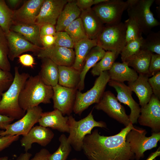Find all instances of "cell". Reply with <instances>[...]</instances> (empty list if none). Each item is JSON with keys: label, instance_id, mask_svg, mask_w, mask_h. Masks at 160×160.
<instances>
[{"label": "cell", "instance_id": "1", "mask_svg": "<svg viewBox=\"0 0 160 160\" xmlns=\"http://www.w3.org/2000/svg\"><path fill=\"white\" fill-rule=\"evenodd\" d=\"M135 128L130 123L117 134L109 136L101 135L95 129L85 137L82 150L89 160H133L134 154L126 137Z\"/></svg>", "mask_w": 160, "mask_h": 160}, {"label": "cell", "instance_id": "2", "mask_svg": "<svg viewBox=\"0 0 160 160\" xmlns=\"http://www.w3.org/2000/svg\"><path fill=\"white\" fill-rule=\"evenodd\" d=\"M53 94L52 87L45 84L38 75L30 76L20 92L19 99L20 106L26 112L41 103H50Z\"/></svg>", "mask_w": 160, "mask_h": 160}, {"label": "cell", "instance_id": "3", "mask_svg": "<svg viewBox=\"0 0 160 160\" xmlns=\"http://www.w3.org/2000/svg\"><path fill=\"white\" fill-rule=\"evenodd\" d=\"M27 73H20L18 68H14L13 80L8 89L1 95L0 100V114L13 119L21 118L26 112L20 107L19 102L20 94L23 87L30 76Z\"/></svg>", "mask_w": 160, "mask_h": 160}, {"label": "cell", "instance_id": "4", "mask_svg": "<svg viewBox=\"0 0 160 160\" xmlns=\"http://www.w3.org/2000/svg\"><path fill=\"white\" fill-rule=\"evenodd\" d=\"M92 110L85 118L77 121L71 115L68 116V124L69 135L68 141L75 150L80 151L82 150L85 137L91 133L95 127L106 128V123L102 121H97L93 117Z\"/></svg>", "mask_w": 160, "mask_h": 160}, {"label": "cell", "instance_id": "5", "mask_svg": "<svg viewBox=\"0 0 160 160\" xmlns=\"http://www.w3.org/2000/svg\"><path fill=\"white\" fill-rule=\"evenodd\" d=\"M127 10L129 18L138 25L142 33L147 35L160 23L150 9L154 0H128Z\"/></svg>", "mask_w": 160, "mask_h": 160}, {"label": "cell", "instance_id": "6", "mask_svg": "<svg viewBox=\"0 0 160 160\" xmlns=\"http://www.w3.org/2000/svg\"><path fill=\"white\" fill-rule=\"evenodd\" d=\"M97 38V46L114 53L117 58L126 44L124 23L106 25Z\"/></svg>", "mask_w": 160, "mask_h": 160}, {"label": "cell", "instance_id": "7", "mask_svg": "<svg viewBox=\"0 0 160 160\" xmlns=\"http://www.w3.org/2000/svg\"><path fill=\"white\" fill-rule=\"evenodd\" d=\"M110 80L108 71L102 72L96 79L93 87L84 93L77 90L73 111L80 116L83 111L94 103H98Z\"/></svg>", "mask_w": 160, "mask_h": 160}, {"label": "cell", "instance_id": "8", "mask_svg": "<svg viewBox=\"0 0 160 160\" xmlns=\"http://www.w3.org/2000/svg\"><path fill=\"white\" fill-rule=\"evenodd\" d=\"M147 133L145 129L135 128L129 132L126 136V141L136 160L143 158L144 153L146 151L156 147L160 140V132H153L149 137L146 136Z\"/></svg>", "mask_w": 160, "mask_h": 160}, {"label": "cell", "instance_id": "9", "mask_svg": "<svg viewBox=\"0 0 160 160\" xmlns=\"http://www.w3.org/2000/svg\"><path fill=\"white\" fill-rule=\"evenodd\" d=\"M128 5L127 1L107 0L95 5L92 9L103 24H113L121 22L122 14Z\"/></svg>", "mask_w": 160, "mask_h": 160}, {"label": "cell", "instance_id": "10", "mask_svg": "<svg viewBox=\"0 0 160 160\" xmlns=\"http://www.w3.org/2000/svg\"><path fill=\"white\" fill-rule=\"evenodd\" d=\"M26 112L21 118L9 124L4 130H0L1 135L19 136L26 135L38 122L43 110L38 106L30 108Z\"/></svg>", "mask_w": 160, "mask_h": 160}, {"label": "cell", "instance_id": "11", "mask_svg": "<svg viewBox=\"0 0 160 160\" xmlns=\"http://www.w3.org/2000/svg\"><path fill=\"white\" fill-rule=\"evenodd\" d=\"M116 97L111 92H105L99 102L95 108L102 110L110 117L116 120L126 127L130 123L129 116L126 113L124 107L121 105Z\"/></svg>", "mask_w": 160, "mask_h": 160}, {"label": "cell", "instance_id": "12", "mask_svg": "<svg viewBox=\"0 0 160 160\" xmlns=\"http://www.w3.org/2000/svg\"><path fill=\"white\" fill-rule=\"evenodd\" d=\"M153 94L147 104L140 108L137 121L141 125L151 128L154 132L160 131V101Z\"/></svg>", "mask_w": 160, "mask_h": 160}, {"label": "cell", "instance_id": "13", "mask_svg": "<svg viewBox=\"0 0 160 160\" xmlns=\"http://www.w3.org/2000/svg\"><path fill=\"white\" fill-rule=\"evenodd\" d=\"M52 99L54 109L60 111L63 115H70L72 111L77 89L71 88L57 84L52 87Z\"/></svg>", "mask_w": 160, "mask_h": 160}, {"label": "cell", "instance_id": "14", "mask_svg": "<svg viewBox=\"0 0 160 160\" xmlns=\"http://www.w3.org/2000/svg\"><path fill=\"white\" fill-rule=\"evenodd\" d=\"M5 34L8 45V58L12 61L26 52L30 51L37 55L42 48L34 45L20 34L12 31Z\"/></svg>", "mask_w": 160, "mask_h": 160}, {"label": "cell", "instance_id": "15", "mask_svg": "<svg viewBox=\"0 0 160 160\" xmlns=\"http://www.w3.org/2000/svg\"><path fill=\"white\" fill-rule=\"evenodd\" d=\"M108 83L115 89L117 93V100L130 108L131 111L129 116L130 123L132 124H137L140 114V108L133 98L132 92L124 82L110 79Z\"/></svg>", "mask_w": 160, "mask_h": 160}, {"label": "cell", "instance_id": "16", "mask_svg": "<svg viewBox=\"0 0 160 160\" xmlns=\"http://www.w3.org/2000/svg\"><path fill=\"white\" fill-rule=\"evenodd\" d=\"M36 55L41 59L44 58L50 59L58 66H72L75 58L73 49L55 45L47 48H42Z\"/></svg>", "mask_w": 160, "mask_h": 160}, {"label": "cell", "instance_id": "17", "mask_svg": "<svg viewBox=\"0 0 160 160\" xmlns=\"http://www.w3.org/2000/svg\"><path fill=\"white\" fill-rule=\"evenodd\" d=\"M67 0H44L35 23L41 26L46 24H56L58 18Z\"/></svg>", "mask_w": 160, "mask_h": 160}, {"label": "cell", "instance_id": "18", "mask_svg": "<svg viewBox=\"0 0 160 160\" xmlns=\"http://www.w3.org/2000/svg\"><path fill=\"white\" fill-rule=\"evenodd\" d=\"M20 140L21 146L25 152H28L34 143L45 146L52 141L54 134L49 128L39 125L33 127Z\"/></svg>", "mask_w": 160, "mask_h": 160}, {"label": "cell", "instance_id": "19", "mask_svg": "<svg viewBox=\"0 0 160 160\" xmlns=\"http://www.w3.org/2000/svg\"><path fill=\"white\" fill-rule=\"evenodd\" d=\"M44 0L25 1L19 9L13 10V25L35 23Z\"/></svg>", "mask_w": 160, "mask_h": 160}, {"label": "cell", "instance_id": "20", "mask_svg": "<svg viewBox=\"0 0 160 160\" xmlns=\"http://www.w3.org/2000/svg\"><path fill=\"white\" fill-rule=\"evenodd\" d=\"M68 119V116H64L60 111L54 109L51 111L42 112L38 123L42 126L69 133Z\"/></svg>", "mask_w": 160, "mask_h": 160}, {"label": "cell", "instance_id": "21", "mask_svg": "<svg viewBox=\"0 0 160 160\" xmlns=\"http://www.w3.org/2000/svg\"><path fill=\"white\" fill-rule=\"evenodd\" d=\"M80 17L87 38L91 39H97L104 26L92 8L81 11Z\"/></svg>", "mask_w": 160, "mask_h": 160}, {"label": "cell", "instance_id": "22", "mask_svg": "<svg viewBox=\"0 0 160 160\" xmlns=\"http://www.w3.org/2000/svg\"><path fill=\"white\" fill-rule=\"evenodd\" d=\"M139 74L135 81L128 82V86L132 92L135 93L139 100V104L142 107L149 102L153 92L148 81L149 76Z\"/></svg>", "mask_w": 160, "mask_h": 160}, {"label": "cell", "instance_id": "23", "mask_svg": "<svg viewBox=\"0 0 160 160\" xmlns=\"http://www.w3.org/2000/svg\"><path fill=\"white\" fill-rule=\"evenodd\" d=\"M81 12L76 1L69 0L58 18L55 27L56 31H64L71 23L80 17Z\"/></svg>", "mask_w": 160, "mask_h": 160}, {"label": "cell", "instance_id": "24", "mask_svg": "<svg viewBox=\"0 0 160 160\" xmlns=\"http://www.w3.org/2000/svg\"><path fill=\"white\" fill-rule=\"evenodd\" d=\"M97 46V39H91L87 38L75 43L74 47L75 60L72 67L81 72L88 54L93 47Z\"/></svg>", "mask_w": 160, "mask_h": 160}, {"label": "cell", "instance_id": "25", "mask_svg": "<svg viewBox=\"0 0 160 160\" xmlns=\"http://www.w3.org/2000/svg\"><path fill=\"white\" fill-rule=\"evenodd\" d=\"M108 73L110 79L124 82H132L137 78V73L130 68L125 62H114Z\"/></svg>", "mask_w": 160, "mask_h": 160}, {"label": "cell", "instance_id": "26", "mask_svg": "<svg viewBox=\"0 0 160 160\" xmlns=\"http://www.w3.org/2000/svg\"><path fill=\"white\" fill-rule=\"evenodd\" d=\"M41 59V68L38 75L45 84L55 86L58 84V66L49 58Z\"/></svg>", "mask_w": 160, "mask_h": 160}, {"label": "cell", "instance_id": "27", "mask_svg": "<svg viewBox=\"0 0 160 160\" xmlns=\"http://www.w3.org/2000/svg\"><path fill=\"white\" fill-rule=\"evenodd\" d=\"M106 52L98 46L93 47L89 51L86 58L84 66L80 73V81L77 87L78 90L81 91L84 89L85 79L87 73L90 68L103 58Z\"/></svg>", "mask_w": 160, "mask_h": 160}, {"label": "cell", "instance_id": "28", "mask_svg": "<svg viewBox=\"0 0 160 160\" xmlns=\"http://www.w3.org/2000/svg\"><path fill=\"white\" fill-rule=\"evenodd\" d=\"M40 27L35 23L13 25L10 30L20 34L34 45L42 47L40 34Z\"/></svg>", "mask_w": 160, "mask_h": 160}, {"label": "cell", "instance_id": "29", "mask_svg": "<svg viewBox=\"0 0 160 160\" xmlns=\"http://www.w3.org/2000/svg\"><path fill=\"white\" fill-rule=\"evenodd\" d=\"M58 84L65 87L77 89L81 72L72 66H58Z\"/></svg>", "mask_w": 160, "mask_h": 160}, {"label": "cell", "instance_id": "30", "mask_svg": "<svg viewBox=\"0 0 160 160\" xmlns=\"http://www.w3.org/2000/svg\"><path fill=\"white\" fill-rule=\"evenodd\" d=\"M152 54L148 51L141 49L125 63L139 74L149 76L148 68Z\"/></svg>", "mask_w": 160, "mask_h": 160}, {"label": "cell", "instance_id": "31", "mask_svg": "<svg viewBox=\"0 0 160 160\" xmlns=\"http://www.w3.org/2000/svg\"><path fill=\"white\" fill-rule=\"evenodd\" d=\"M117 58L114 53L106 51L103 58L92 68L91 73L94 76H99L103 72L109 71Z\"/></svg>", "mask_w": 160, "mask_h": 160}, {"label": "cell", "instance_id": "32", "mask_svg": "<svg viewBox=\"0 0 160 160\" xmlns=\"http://www.w3.org/2000/svg\"><path fill=\"white\" fill-rule=\"evenodd\" d=\"M13 12L5 1L0 0V27L5 34L9 32L13 25Z\"/></svg>", "mask_w": 160, "mask_h": 160}, {"label": "cell", "instance_id": "33", "mask_svg": "<svg viewBox=\"0 0 160 160\" xmlns=\"http://www.w3.org/2000/svg\"><path fill=\"white\" fill-rule=\"evenodd\" d=\"M59 140L60 145L56 151L50 154L49 157V160H66L71 151L72 146L65 134L61 135Z\"/></svg>", "mask_w": 160, "mask_h": 160}, {"label": "cell", "instance_id": "34", "mask_svg": "<svg viewBox=\"0 0 160 160\" xmlns=\"http://www.w3.org/2000/svg\"><path fill=\"white\" fill-rule=\"evenodd\" d=\"M8 45L6 34L0 27V69L10 72L11 65L8 58Z\"/></svg>", "mask_w": 160, "mask_h": 160}, {"label": "cell", "instance_id": "35", "mask_svg": "<svg viewBox=\"0 0 160 160\" xmlns=\"http://www.w3.org/2000/svg\"><path fill=\"white\" fill-rule=\"evenodd\" d=\"M141 49L160 55V31L151 32L143 39Z\"/></svg>", "mask_w": 160, "mask_h": 160}, {"label": "cell", "instance_id": "36", "mask_svg": "<svg viewBox=\"0 0 160 160\" xmlns=\"http://www.w3.org/2000/svg\"><path fill=\"white\" fill-rule=\"evenodd\" d=\"M64 31L68 34L75 43L81 40L88 38L80 17L71 23Z\"/></svg>", "mask_w": 160, "mask_h": 160}, {"label": "cell", "instance_id": "37", "mask_svg": "<svg viewBox=\"0 0 160 160\" xmlns=\"http://www.w3.org/2000/svg\"><path fill=\"white\" fill-rule=\"evenodd\" d=\"M143 39L142 37L126 44L120 54L122 62H126L140 51Z\"/></svg>", "mask_w": 160, "mask_h": 160}, {"label": "cell", "instance_id": "38", "mask_svg": "<svg viewBox=\"0 0 160 160\" xmlns=\"http://www.w3.org/2000/svg\"><path fill=\"white\" fill-rule=\"evenodd\" d=\"M124 23L126 27L125 36L126 44L142 37V33L138 25L134 21L129 18Z\"/></svg>", "mask_w": 160, "mask_h": 160}, {"label": "cell", "instance_id": "39", "mask_svg": "<svg viewBox=\"0 0 160 160\" xmlns=\"http://www.w3.org/2000/svg\"><path fill=\"white\" fill-rule=\"evenodd\" d=\"M55 45L68 48H74L75 43L68 34L65 31L56 32Z\"/></svg>", "mask_w": 160, "mask_h": 160}, {"label": "cell", "instance_id": "40", "mask_svg": "<svg viewBox=\"0 0 160 160\" xmlns=\"http://www.w3.org/2000/svg\"><path fill=\"white\" fill-rule=\"evenodd\" d=\"M14 78V76L10 71H5L0 69V96L9 87Z\"/></svg>", "mask_w": 160, "mask_h": 160}, {"label": "cell", "instance_id": "41", "mask_svg": "<svg viewBox=\"0 0 160 160\" xmlns=\"http://www.w3.org/2000/svg\"><path fill=\"white\" fill-rule=\"evenodd\" d=\"M148 82L153 91V94L159 99L160 98V71L149 78Z\"/></svg>", "mask_w": 160, "mask_h": 160}, {"label": "cell", "instance_id": "42", "mask_svg": "<svg viewBox=\"0 0 160 160\" xmlns=\"http://www.w3.org/2000/svg\"><path fill=\"white\" fill-rule=\"evenodd\" d=\"M160 71V55L152 54L149 64L148 72L150 76Z\"/></svg>", "mask_w": 160, "mask_h": 160}, {"label": "cell", "instance_id": "43", "mask_svg": "<svg viewBox=\"0 0 160 160\" xmlns=\"http://www.w3.org/2000/svg\"><path fill=\"white\" fill-rule=\"evenodd\" d=\"M19 136L6 135L2 136L0 130V151L7 148L12 143L18 140Z\"/></svg>", "mask_w": 160, "mask_h": 160}, {"label": "cell", "instance_id": "44", "mask_svg": "<svg viewBox=\"0 0 160 160\" xmlns=\"http://www.w3.org/2000/svg\"><path fill=\"white\" fill-rule=\"evenodd\" d=\"M107 0H77L76 4L81 10L82 11L91 8V6L106 1Z\"/></svg>", "mask_w": 160, "mask_h": 160}, {"label": "cell", "instance_id": "45", "mask_svg": "<svg viewBox=\"0 0 160 160\" xmlns=\"http://www.w3.org/2000/svg\"><path fill=\"white\" fill-rule=\"evenodd\" d=\"M18 57L19 63L24 66L33 68L36 64L34 58L31 55L22 54Z\"/></svg>", "mask_w": 160, "mask_h": 160}, {"label": "cell", "instance_id": "46", "mask_svg": "<svg viewBox=\"0 0 160 160\" xmlns=\"http://www.w3.org/2000/svg\"><path fill=\"white\" fill-rule=\"evenodd\" d=\"M55 25L51 24H46L40 27V34L41 37L46 35L55 36L56 33Z\"/></svg>", "mask_w": 160, "mask_h": 160}, {"label": "cell", "instance_id": "47", "mask_svg": "<svg viewBox=\"0 0 160 160\" xmlns=\"http://www.w3.org/2000/svg\"><path fill=\"white\" fill-rule=\"evenodd\" d=\"M41 39L42 48H47L55 45L56 37L53 35H46L41 37Z\"/></svg>", "mask_w": 160, "mask_h": 160}, {"label": "cell", "instance_id": "48", "mask_svg": "<svg viewBox=\"0 0 160 160\" xmlns=\"http://www.w3.org/2000/svg\"><path fill=\"white\" fill-rule=\"evenodd\" d=\"M50 154L47 149L43 148L36 153L31 160H49Z\"/></svg>", "mask_w": 160, "mask_h": 160}, {"label": "cell", "instance_id": "49", "mask_svg": "<svg viewBox=\"0 0 160 160\" xmlns=\"http://www.w3.org/2000/svg\"><path fill=\"white\" fill-rule=\"evenodd\" d=\"M14 120L12 118L0 114V129L4 130Z\"/></svg>", "mask_w": 160, "mask_h": 160}, {"label": "cell", "instance_id": "50", "mask_svg": "<svg viewBox=\"0 0 160 160\" xmlns=\"http://www.w3.org/2000/svg\"><path fill=\"white\" fill-rule=\"evenodd\" d=\"M31 153L25 152L21 154L16 159L13 160H31Z\"/></svg>", "mask_w": 160, "mask_h": 160}, {"label": "cell", "instance_id": "51", "mask_svg": "<svg viewBox=\"0 0 160 160\" xmlns=\"http://www.w3.org/2000/svg\"><path fill=\"white\" fill-rule=\"evenodd\" d=\"M160 155V149L159 147L155 152L151 153L146 160H153Z\"/></svg>", "mask_w": 160, "mask_h": 160}, {"label": "cell", "instance_id": "52", "mask_svg": "<svg viewBox=\"0 0 160 160\" xmlns=\"http://www.w3.org/2000/svg\"><path fill=\"white\" fill-rule=\"evenodd\" d=\"M7 1L12 7H14L20 4L22 1V0H8Z\"/></svg>", "mask_w": 160, "mask_h": 160}, {"label": "cell", "instance_id": "53", "mask_svg": "<svg viewBox=\"0 0 160 160\" xmlns=\"http://www.w3.org/2000/svg\"><path fill=\"white\" fill-rule=\"evenodd\" d=\"M0 160H8V158L6 156L0 157Z\"/></svg>", "mask_w": 160, "mask_h": 160}, {"label": "cell", "instance_id": "54", "mask_svg": "<svg viewBox=\"0 0 160 160\" xmlns=\"http://www.w3.org/2000/svg\"><path fill=\"white\" fill-rule=\"evenodd\" d=\"M71 160H81L80 159H78L76 158H73L72 159H71Z\"/></svg>", "mask_w": 160, "mask_h": 160}, {"label": "cell", "instance_id": "55", "mask_svg": "<svg viewBox=\"0 0 160 160\" xmlns=\"http://www.w3.org/2000/svg\"><path fill=\"white\" fill-rule=\"evenodd\" d=\"M1 96H0V100L1 99Z\"/></svg>", "mask_w": 160, "mask_h": 160}]
</instances>
